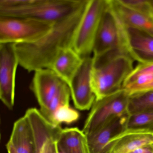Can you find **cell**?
Listing matches in <instances>:
<instances>
[{
	"label": "cell",
	"mask_w": 153,
	"mask_h": 153,
	"mask_svg": "<svg viewBox=\"0 0 153 153\" xmlns=\"http://www.w3.org/2000/svg\"><path fill=\"white\" fill-rule=\"evenodd\" d=\"M93 63V57L83 59L81 66L69 85L74 105L81 111L89 110L96 100L91 85Z\"/></svg>",
	"instance_id": "cell-10"
},
{
	"label": "cell",
	"mask_w": 153,
	"mask_h": 153,
	"mask_svg": "<svg viewBox=\"0 0 153 153\" xmlns=\"http://www.w3.org/2000/svg\"><path fill=\"white\" fill-rule=\"evenodd\" d=\"M128 111L129 114L153 111V89L130 95Z\"/></svg>",
	"instance_id": "cell-19"
},
{
	"label": "cell",
	"mask_w": 153,
	"mask_h": 153,
	"mask_svg": "<svg viewBox=\"0 0 153 153\" xmlns=\"http://www.w3.org/2000/svg\"><path fill=\"white\" fill-rule=\"evenodd\" d=\"M7 148L8 153H18L11 143L9 141L7 145Z\"/></svg>",
	"instance_id": "cell-27"
},
{
	"label": "cell",
	"mask_w": 153,
	"mask_h": 153,
	"mask_svg": "<svg viewBox=\"0 0 153 153\" xmlns=\"http://www.w3.org/2000/svg\"><path fill=\"white\" fill-rule=\"evenodd\" d=\"M130 153H153V144L143 146Z\"/></svg>",
	"instance_id": "cell-25"
},
{
	"label": "cell",
	"mask_w": 153,
	"mask_h": 153,
	"mask_svg": "<svg viewBox=\"0 0 153 153\" xmlns=\"http://www.w3.org/2000/svg\"><path fill=\"white\" fill-rule=\"evenodd\" d=\"M83 60V59L73 48H68L60 53L53 62L51 69L69 86Z\"/></svg>",
	"instance_id": "cell-16"
},
{
	"label": "cell",
	"mask_w": 153,
	"mask_h": 153,
	"mask_svg": "<svg viewBox=\"0 0 153 153\" xmlns=\"http://www.w3.org/2000/svg\"><path fill=\"white\" fill-rule=\"evenodd\" d=\"M88 1L76 12L54 23L51 30L36 42L15 44L19 65L29 72L51 69L62 51L73 48L76 32Z\"/></svg>",
	"instance_id": "cell-1"
},
{
	"label": "cell",
	"mask_w": 153,
	"mask_h": 153,
	"mask_svg": "<svg viewBox=\"0 0 153 153\" xmlns=\"http://www.w3.org/2000/svg\"><path fill=\"white\" fill-rule=\"evenodd\" d=\"M91 85L99 100L123 88V83L134 69V61L121 49L93 56Z\"/></svg>",
	"instance_id": "cell-2"
},
{
	"label": "cell",
	"mask_w": 153,
	"mask_h": 153,
	"mask_svg": "<svg viewBox=\"0 0 153 153\" xmlns=\"http://www.w3.org/2000/svg\"><path fill=\"white\" fill-rule=\"evenodd\" d=\"M9 142L18 153H36V146L31 122L26 115L16 121Z\"/></svg>",
	"instance_id": "cell-14"
},
{
	"label": "cell",
	"mask_w": 153,
	"mask_h": 153,
	"mask_svg": "<svg viewBox=\"0 0 153 153\" xmlns=\"http://www.w3.org/2000/svg\"><path fill=\"white\" fill-rule=\"evenodd\" d=\"M151 144H153L152 131L126 129L110 140L103 153H130Z\"/></svg>",
	"instance_id": "cell-11"
},
{
	"label": "cell",
	"mask_w": 153,
	"mask_h": 153,
	"mask_svg": "<svg viewBox=\"0 0 153 153\" xmlns=\"http://www.w3.org/2000/svg\"><path fill=\"white\" fill-rule=\"evenodd\" d=\"M152 3H153V0H152Z\"/></svg>",
	"instance_id": "cell-29"
},
{
	"label": "cell",
	"mask_w": 153,
	"mask_h": 153,
	"mask_svg": "<svg viewBox=\"0 0 153 153\" xmlns=\"http://www.w3.org/2000/svg\"><path fill=\"white\" fill-rule=\"evenodd\" d=\"M153 75V62L145 64H139L125 79L123 88L132 83L137 78L142 75Z\"/></svg>",
	"instance_id": "cell-24"
},
{
	"label": "cell",
	"mask_w": 153,
	"mask_h": 153,
	"mask_svg": "<svg viewBox=\"0 0 153 153\" xmlns=\"http://www.w3.org/2000/svg\"><path fill=\"white\" fill-rule=\"evenodd\" d=\"M126 129L140 130L153 132V111L129 114Z\"/></svg>",
	"instance_id": "cell-21"
},
{
	"label": "cell",
	"mask_w": 153,
	"mask_h": 153,
	"mask_svg": "<svg viewBox=\"0 0 153 153\" xmlns=\"http://www.w3.org/2000/svg\"><path fill=\"white\" fill-rule=\"evenodd\" d=\"M121 36L120 22L111 7L110 0H107L96 36L93 56L116 49H122L126 52L123 47Z\"/></svg>",
	"instance_id": "cell-7"
},
{
	"label": "cell",
	"mask_w": 153,
	"mask_h": 153,
	"mask_svg": "<svg viewBox=\"0 0 153 153\" xmlns=\"http://www.w3.org/2000/svg\"><path fill=\"white\" fill-rule=\"evenodd\" d=\"M25 114L29 119L33 130L36 146V153H42V147L53 124L36 108H29Z\"/></svg>",
	"instance_id": "cell-18"
},
{
	"label": "cell",
	"mask_w": 153,
	"mask_h": 153,
	"mask_svg": "<svg viewBox=\"0 0 153 153\" xmlns=\"http://www.w3.org/2000/svg\"><path fill=\"white\" fill-rule=\"evenodd\" d=\"M57 145L66 153H89L85 134L77 128L62 129Z\"/></svg>",
	"instance_id": "cell-17"
},
{
	"label": "cell",
	"mask_w": 153,
	"mask_h": 153,
	"mask_svg": "<svg viewBox=\"0 0 153 153\" xmlns=\"http://www.w3.org/2000/svg\"><path fill=\"white\" fill-rule=\"evenodd\" d=\"M78 112L70 106L66 105L60 107L53 114L49 121L54 126H60L62 123L70 124L76 121L79 118Z\"/></svg>",
	"instance_id": "cell-22"
},
{
	"label": "cell",
	"mask_w": 153,
	"mask_h": 153,
	"mask_svg": "<svg viewBox=\"0 0 153 153\" xmlns=\"http://www.w3.org/2000/svg\"><path fill=\"white\" fill-rule=\"evenodd\" d=\"M87 0H0V16L54 23L76 12Z\"/></svg>",
	"instance_id": "cell-3"
},
{
	"label": "cell",
	"mask_w": 153,
	"mask_h": 153,
	"mask_svg": "<svg viewBox=\"0 0 153 153\" xmlns=\"http://www.w3.org/2000/svg\"><path fill=\"white\" fill-rule=\"evenodd\" d=\"M62 128L53 124L46 136L42 149V153H58L57 141Z\"/></svg>",
	"instance_id": "cell-23"
},
{
	"label": "cell",
	"mask_w": 153,
	"mask_h": 153,
	"mask_svg": "<svg viewBox=\"0 0 153 153\" xmlns=\"http://www.w3.org/2000/svg\"><path fill=\"white\" fill-rule=\"evenodd\" d=\"M53 71L45 68L34 71L31 88L40 106L46 107L64 83Z\"/></svg>",
	"instance_id": "cell-12"
},
{
	"label": "cell",
	"mask_w": 153,
	"mask_h": 153,
	"mask_svg": "<svg viewBox=\"0 0 153 153\" xmlns=\"http://www.w3.org/2000/svg\"><path fill=\"white\" fill-rule=\"evenodd\" d=\"M57 146H58V145H57ZM58 153H66L63 150H62V149H61L58 146Z\"/></svg>",
	"instance_id": "cell-28"
},
{
	"label": "cell",
	"mask_w": 153,
	"mask_h": 153,
	"mask_svg": "<svg viewBox=\"0 0 153 153\" xmlns=\"http://www.w3.org/2000/svg\"><path fill=\"white\" fill-rule=\"evenodd\" d=\"M71 96L69 87L67 83L64 82L59 88L49 104L45 108L40 109V112L45 119L49 120L58 109L62 106L69 105Z\"/></svg>",
	"instance_id": "cell-20"
},
{
	"label": "cell",
	"mask_w": 153,
	"mask_h": 153,
	"mask_svg": "<svg viewBox=\"0 0 153 153\" xmlns=\"http://www.w3.org/2000/svg\"><path fill=\"white\" fill-rule=\"evenodd\" d=\"M130 95L122 89L99 100H95L86 120L83 131L85 135L93 133L111 120L128 113Z\"/></svg>",
	"instance_id": "cell-5"
},
{
	"label": "cell",
	"mask_w": 153,
	"mask_h": 153,
	"mask_svg": "<svg viewBox=\"0 0 153 153\" xmlns=\"http://www.w3.org/2000/svg\"><path fill=\"white\" fill-rule=\"evenodd\" d=\"M53 24L27 18L0 16V43L36 42L49 32Z\"/></svg>",
	"instance_id": "cell-4"
},
{
	"label": "cell",
	"mask_w": 153,
	"mask_h": 153,
	"mask_svg": "<svg viewBox=\"0 0 153 153\" xmlns=\"http://www.w3.org/2000/svg\"><path fill=\"white\" fill-rule=\"evenodd\" d=\"M153 89V79L147 85H145V86L141 88L137 93L139 92H144V91H147V90H152Z\"/></svg>",
	"instance_id": "cell-26"
},
{
	"label": "cell",
	"mask_w": 153,
	"mask_h": 153,
	"mask_svg": "<svg viewBox=\"0 0 153 153\" xmlns=\"http://www.w3.org/2000/svg\"><path fill=\"white\" fill-rule=\"evenodd\" d=\"M110 3L123 25L144 30L153 36V19L126 7L119 0H110Z\"/></svg>",
	"instance_id": "cell-15"
},
{
	"label": "cell",
	"mask_w": 153,
	"mask_h": 153,
	"mask_svg": "<svg viewBox=\"0 0 153 153\" xmlns=\"http://www.w3.org/2000/svg\"><path fill=\"white\" fill-rule=\"evenodd\" d=\"M107 0H88L76 32L73 49L82 58L91 57L102 15Z\"/></svg>",
	"instance_id": "cell-6"
},
{
	"label": "cell",
	"mask_w": 153,
	"mask_h": 153,
	"mask_svg": "<svg viewBox=\"0 0 153 153\" xmlns=\"http://www.w3.org/2000/svg\"><path fill=\"white\" fill-rule=\"evenodd\" d=\"M19 65L15 44L0 43V98L10 110L15 104L16 77Z\"/></svg>",
	"instance_id": "cell-8"
},
{
	"label": "cell",
	"mask_w": 153,
	"mask_h": 153,
	"mask_svg": "<svg viewBox=\"0 0 153 153\" xmlns=\"http://www.w3.org/2000/svg\"><path fill=\"white\" fill-rule=\"evenodd\" d=\"M121 25L122 43L128 55L139 64L153 62V36L144 30L126 26L121 23Z\"/></svg>",
	"instance_id": "cell-9"
},
{
	"label": "cell",
	"mask_w": 153,
	"mask_h": 153,
	"mask_svg": "<svg viewBox=\"0 0 153 153\" xmlns=\"http://www.w3.org/2000/svg\"><path fill=\"white\" fill-rule=\"evenodd\" d=\"M129 114L115 117L95 132L85 135L89 153H103L110 140L126 130Z\"/></svg>",
	"instance_id": "cell-13"
}]
</instances>
